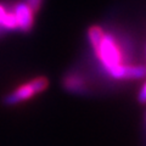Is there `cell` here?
I'll use <instances>...</instances> for the list:
<instances>
[{"instance_id":"cell-1","label":"cell","mask_w":146,"mask_h":146,"mask_svg":"<svg viewBox=\"0 0 146 146\" xmlns=\"http://www.w3.org/2000/svg\"><path fill=\"white\" fill-rule=\"evenodd\" d=\"M48 84H49V82L45 77L35 78L32 82H29V83L21 85L20 88L13 90L12 93L7 94L6 96L3 99V102L5 104L6 106H13V105L21 104V102L26 101V100L32 99L34 95L42 93L43 90L48 88Z\"/></svg>"},{"instance_id":"cell-2","label":"cell","mask_w":146,"mask_h":146,"mask_svg":"<svg viewBox=\"0 0 146 146\" xmlns=\"http://www.w3.org/2000/svg\"><path fill=\"white\" fill-rule=\"evenodd\" d=\"M99 56L100 61L104 65V68L107 72L112 68L122 65L121 63V52L118 50L117 45L110 35H104L101 43L99 44L98 49L95 50Z\"/></svg>"},{"instance_id":"cell-3","label":"cell","mask_w":146,"mask_h":146,"mask_svg":"<svg viewBox=\"0 0 146 146\" xmlns=\"http://www.w3.org/2000/svg\"><path fill=\"white\" fill-rule=\"evenodd\" d=\"M116 79H141L146 77L145 66H123L119 65L107 72Z\"/></svg>"},{"instance_id":"cell-4","label":"cell","mask_w":146,"mask_h":146,"mask_svg":"<svg viewBox=\"0 0 146 146\" xmlns=\"http://www.w3.org/2000/svg\"><path fill=\"white\" fill-rule=\"evenodd\" d=\"M13 15L16 17L17 28H20L23 32L31 31L32 25H33V11L31 10L27 4L21 3L16 5Z\"/></svg>"},{"instance_id":"cell-5","label":"cell","mask_w":146,"mask_h":146,"mask_svg":"<svg viewBox=\"0 0 146 146\" xmlns=\"http://www.w3.org/2000/svg\"><path fill=\"white\" fill-rule=\"evenodd\" d=\"M88 35H89V40L91 45L94 46V49L96 50L99 44L101 43V40L104 38V32L101 31V28H99V27H91L88 32Z\"/></svg>"},{"instance_id":"cell-6","label":"cell","mask_w":146,"mask_h":146,"mask_svg":"<svg viewBox=\"0 0 146 146\" xmlns=\"http://www.w3.org/2000/svg\"><path fill=\"white\" fill-rule=\"evenodd\" d=\"M65 86H66L68 90L78 91L80 88H83L84 84H83V82H82L79 78H77V77H70V78L66 79Z\"/></svg>"},{"instance_id":"cell-7","label":"cell","mask_w":146,"mask_h":146,"mask_svg":"<svg viewBox=\"0 0 146 146\" xmlns=\"http://www.w3.org/2000/svg\"><path fill=\"white\" fill-rule=\"evenodd\" d=\"M43 0H27V5L29 6L32 11H38Z\"/></svg>"},{"instance_id":"cell-8","label":"cell","mask_w":146,"mask_h":146,"mask_svg":"<svg viewBox=\"0 0 146 146\" xmlns=\"http://www.w3.org/2000/svg\"><path fill=\"white\" fill-rule=\"evenodd\" d=\"M138 100L141 104H146V83L144 84V86L140 90V93L138 95Z\"/></svg>"},{"instance_id":"cell-9","label":"cell","mask_w":146,"mask_h":146,"mask_svg":"<svg viewBox=\"0 0 146 146\" xmlns=\"http://www.w3.org/2000/svg\"><path fill=\"white\" fill-rule=\"evenodd\" d=\"M5 15H6V11L4 10L3 6H0V22H1V20L5 17Z\"/></svg>"}]
</instances>
